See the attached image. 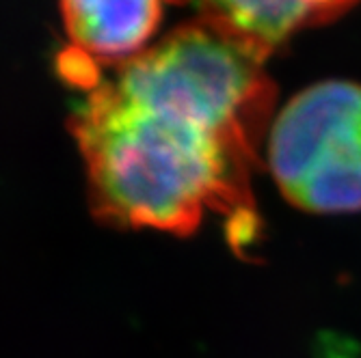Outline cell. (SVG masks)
Listing matches in <instances>:
<instances>
[{"label":"cell","mask_w":361,"mask_h":358,"mask_svg":"<svg viewBox=\"0 0 361 358\" xmlns=\"http://www.w3.org/2000/svg\"><path fill=\"white\" fill-rule=\"evenodd\" d=\"M171 3H176V5H186V3H195L197 7L202 5V0H171Z\"/></svg>","instance_id":"5"},{"label":"cell","mask_w":361,"mask_h":358,"mask_svg":"<svg viewBox=\"0 0 361 358\" xmlns=\"http://www.w3.org/2000/svg\"><path fill=\"white\" fill-rule=\"evenodd\" d=\"M359 0H202L200 15L271 54L294 32L326 24Z\"/></svg>","instance_id":"4"},{"label":"cell","mask_w":361,"mask_h":358,"mask_svg":"<svg viewBox=\"0 0 361 358\" xmlns=\"http://www.w3.org/2000/svg\"><path fill=\"white\" fill-rule=\"evenodd\" d=\"M269 162L283 197L301 210L340 214L361 210V87L318 82L273 123Z\"/></svg>","instance_id":"2"},{"label":"cell","mask_w":361,"mask_h":358,"mask_svg":"<svg viewBox=\"0 0 361 358\" xmlns=\"http://www.w3.org/2000/svg\"><path fill=\"white\" fill-rule=\"evenodd\" d=\"M61 15L70 50L102 68L145 52L162 18V0H61Z\"/></svg>","instance_id":"3"},{"label":"cell","mask_w":361,"mask_h":358,"mask_svg":"<svg viewBox=\"0 0 361 358\" xmlns=\"http://www.w3.org/2000/svg\"><path fill=\"white\" fill-rule=\"evenodd\" d=\"M267 58L200 15L91 89L72 132L100 220L186 236L216 214L229 244L251 246V173L275 102Z\"/></svg>","instance_id":"1"}]
</instances>
